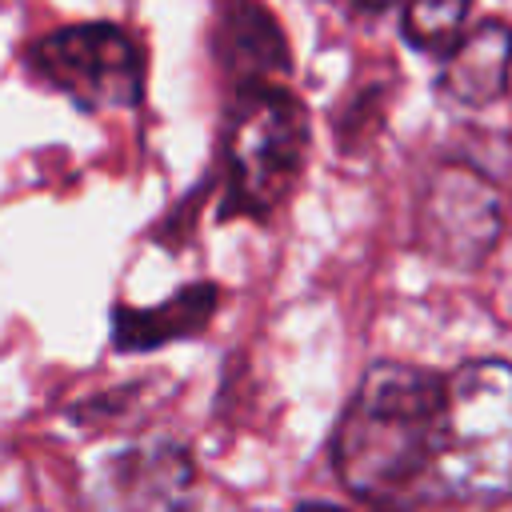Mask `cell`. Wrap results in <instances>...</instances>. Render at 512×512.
<instances>
[{
	"label": "cell",
	"instance_id": "obj_1",
	"mask_svg": "<svg viewBox=\"0 0 512 512\" xmlns=\"http://www.w3.org/2000/svg\"><path fill=\"white\" fill-rule=\"evenodd\" d=\"M440 416V372L404 360L372 364L332 432V464L340 484L372 512L444 508Z\"/></svg>",
	"mask_w": 512,
	"mask_h": 512
},
{
	"label": "cell",
	"instance_id": "obj_2",
	"mask_svg": "<svg viewBox=\"0 0 512 512\" xmlns=\"http://www.w3.org/2000/svg\"><path fill=\"white\" fill-rule=\"evenodd\" d=\"M308 156V112L284 84L236 88L220 136V216L268 220Z\"/></svg>",
	"mask_w": 512,
	"mask_h": 512
},
{
	"label": "cell",
	"instance_id": "obj_3",
	"mask_svg": "<svg viewBox=\"0 0 512 512\" xmlns=\"http://www.w3.org/2000/svg\"><path fill=\"white\" fill-rule=\"evenodd\" d=\"M440 496L444 504L512 500V364L472 360L444 376Z\"/></svg>",
	"mask_w": 512,
	"mask_h": 512
},
{
	"label": "cell",
	"instance_id": "obj_4",
	"mask_svg": "<svg viewBox=\"0 0 512 512\" xmlns=\"http://www.w3.org/2000/svg\"><path fill=\"white\" fill-rule=\"evenodd\" d=\"M24 68L40 88L68 96L84 112H124L144 100V48L116 24L52 28L24 48Z\"/></svg>",
	"mask_w": 512,
	"mask_h": 512
},
{
	"label": "cell",
	"instance_id": "obj_5",
	"mask_svg": "<svg viewBox=\"0 0 512 512\" xmlns=\"http://www.w3.org/2000/svg\"><path fill=\"white\" fill-rule=\"evenodd\" d=\"M504 232V196L472 160H444L416 204L420 248L448 268H476Z\"/></svg>",
	"mask_w": 512,
	"mask_h": 512
},
{
	"label": "cell",
	"instance_id": "obj_6",
	"mask_svg": "<svg viewBox=\"0 0 512 512\" xmlns=\"http://www.w3.org/2000/svg\"><path fill=\"white\" fill-rule=\"evenodd\" d=\"M196 456L176 440L112 448L88 472V512H192Z\"/></svg>",
	"mask_w": 512,
	"mask_h": 512
},
{
	"label": "cell",
	"instance_id": "obj_7",
	"mask_svg": "<svg viewBox=\"0 0 512 512\" xmlns=\"http://www.w3.org/2000/svg\"><path fill=\"white\" fill-rule=\"evenodd\" d=\"M216 60L236 88L280 84L292 68L288 40L260 0H228L216 20Z\"/></svg>",
	"mask_w": 512,
	"mask_h": 512
},
{
	"label": "cell",
	"instance_id": "obj_8",
	"mask_svg": "<svg viewBox=\"0 0 512 512\" xmlns=\"http://www.w3.org/2000/svg\"><path fill=\"white\" fill-rule=\"evenodd\" d=\"M220 308V288L208 280L180 284L160 304H116L112 308V344L120 352H156L164 344L200 336Z\"/></svg>",
	"mask_w": 512,
	"mask_h": 512
},
{
	"label": "cell",
	"instance_id": "obj_9",
	"mask_svg": "<svg viewBox=\"0 0 512 512\" xmlns=\"http://www.w3.org/2000/svg\"><path fill=\"white\" fill-rule=\"evenodd\" d=\"M512 76V28L500 20H484L444 56L440 68V92L452 104L484 108L496 104L508 92Z\"/></svg>",
	"mask_w": 512,
	"mask_h": 512
},
{
	"label": "cell",
	"instance_id": "obj_10",
	"mask_svg": "<svg viewBox=\"0 0 512 512\" xmlns=\"http://www.w3.org/2000/svg\"><path fill=\"white\" fill-rule=\"evenodd\" d=\"M472 0H404V40L420 52L448 56L464 40Z\"/></svg>",
	"mask_w": 512,
	"mask_h": 512
},
{
	"label": "cell",
	"instance_id": "obj_11",
	"mask_svg": "<svg viewBox=\"0 0 512 512\" xmlns=\"http://www.w3.org/2000/svg\"><path fill=\"white\" fill-rule=\"evenodd\" d=\"M148 392H152V380H132L124 388L96 392V396H88L72 408V420L88 424V428H120V424H128V416H136L144 408Z\"/></svg>",
	"mask_w": 512,
	"mask_h": 512
},
{
	"label": "cell",
	"instance_id": "obj_12",
	"mask_svg": "<svg viewBox=\"0 0 512 512\" xmlns=\"http://www.w3.org/2000/svg\"><path fill=\"white\" fill-rule=\"evenodd\" d=\"M292 512H340V508H332V504H300Z\"/></svg>",
	"mask_w": 512,
	"mask_h": 512
},
{
	"label": "cell",
	"instance_id": "obj_13",
	"mask_svg": "<svg viewBox=\"0 0 512 512\" xmlns=\"http://www.w3.org/2000/svg\"><path fill=\"white\" fill-rule=\"evenodd\" d=\"M356 8H384V4H392V0H352Z\"/></svg>",
	"mask_w": 512,
	"mask_h": 512
}]
</instances>
